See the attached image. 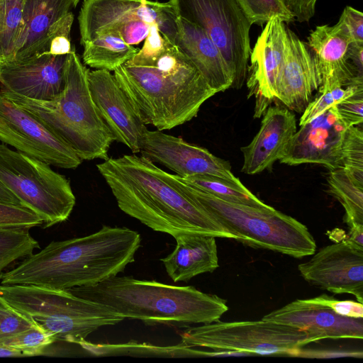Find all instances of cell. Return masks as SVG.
Here are the masks:
<instances>
[{"label": "cell", "mask_w": 363, "mask_h": 363, "mask_svg": "<svg viewBox=\"0 0 363 363\" xmlns=\"http://www.w3.org/2000/svg\"><path fill=\"white\" fill-rule=\"evenodd\" d=\"M119 208L155 231L235 237L201 204L170 180L169 173L135 154L108 157L96 164Z\"/></svg>", "instance_id": "cell-1"}, {"label": "cell", "mask_w": 363, "mask_h": 363, "mask_svg": "<svg viewBox=\"0 0 363 363\" xmlns=\"http://www.w3.org/2000/svg\"><path fill=\"white\" fill-rule=\"evenodd\" d=\"M140 235L104 225L90 235L52 241L4 272L1 285H34L57 290L91 286L123 272L135 261Z\"/></svg>", "instance_id": "cell-2"}, {"label": "cell", "mask_w": 363, "mask_h": 363, "mask_svg": "<svg viewBox=\"0 0 363 363\" xmlns=\"http://www.w3.org/2000/svg\"><path fill=\"white\" fill-rule=\"evenodd\" d=\"M113 75L142 122L161 131L196 117L203 103L217 94L169 39L154 64L125 63Z\"/></svg>", "instance_id": "cell-3"}, {"label": "cell", "mask_w": 363, "mask_h": 363, "mask_svg": "<svg viewBox=\"0 0 363 363\" xmlns=\"http://www.w3.org/2000/svg\"><path fill=\"white\" fill-rule=\"evenodd\" d=\"M72 294L113 308L124 318L147 325L187 326L219 320L228 311L227 301L192 286L117 275L91 286L69 290Z\"/></svg>", "instance_id": "cell-4"}, {"label": "cell", "mask_w": 363, "mask_h": 363, "mask_svg": "<svg viewBox=\"0 0 363 363\" xmlns=\"http://www.w3.org/2000/svg\"><path fill=\"white\" fill-rule=\"evenodd\" d=\"M89 72L73 49L67 55L64 89L55 97L35 100L0 91L40 119L82 160H106L114 138L93 101Z\"/></svg>", "instance_id": "cell-5"}, {"label": "cell", "mask_w": 363, "mask_h": 363, "mask_svg": "<svg viewBox=\"0 0 363 363\" xmlns=\"http://www.w3.org/2000/svg\"><path fill=\"white\" fill-rule=\"evenodd\" d=\"M172 182L201 204L235 240L295 258L312 255L315 241L307 227L272 206L253 207L228 202L194 188L169 173Z\"/></svg>", "instance_id": "cell-6"}, {"label": "cell", "mask_w": 363, "mask_h": 363, "mask_svg": "<svg viewBox=\"0 0 363 363\" xmlns=\"http://www.w3.org/2000/svg\"><path fill=\"white\" fill-rule=\"evenodd\" d=\"M0 297L30 318L55 340L79 344L99 328L124 320L113 308L67 290L34 285H0Z\"/></svg>", "instance_id": "cell-7"}, {"label": "cell", "mask_w": 363, "mask_h": 363, "mask_svg": "<svg viewBox=\"0 0 363 363\" xmlns=\"http://www.w3.org/2000/svg\"><path fill=\"white\" fill-rule=\"evenodd\" d=\"M0 183L21 205L39 216L43 228L65 221L76 203L69 181L47 163L0 145Z\"/></svg>", "instance_id": "cell-8"}, {"label": "cell", "mask_w": 363, "mask_h": 363, "mask_svg": "<svg viewBox=\"0 0 363 363\" xmlns=\"http://www.w3.org/2000/svg\"><path fill=\"white\" fill-rule=\"evenodd\" d=\"M181 345L251 354L297 357L300 349L315 342L296 328L268 321L222 322L191 327L179 333Z\"/></svg>", "instance_id": "cell-9"}, {"label": "cell", "mask_w": 363, "mask_h": 363, "mask_svg": "<svg viewBox=\"0 0 363 363\" xmlns=\"http://www.w3.org/2000/svg\"><path fill=\"white\" fill-rule=\"evenodd\" d=\"M179 18L201 28L218 48L240 89L247 78L251 52L249 23L235 0H169Z\"/></svg>", "instance_id": "cell-10"}, {"label": "cell", "mask_w": 363, "mask_h": 363, "mask_svg": "<svg viewBox=\"0 0 363 363\" xmlns=\"http://www.w3.org/2000/svg\"><path fill=\"white\" fill-rule=\"evenodd\" d=\"M0 140L16 151L63 169L82 160L40 119L0 91Z\"/></svg>", "instance_id": "cell-11"}, {"label": "cell", "mask_w": 363, "mask_h": 363, "mask_svg": "<svg viewBox=\"0 0 363 363\" xmlns=\"http://www.w3.org/2000/svg\"><path fill=\"white\" fill-rule=\"evenodd\" d=\"M134 20L156 24L160 32L173 43L178 16L169 2L149 0H84L78 16L81 44L101 33L116 30Z\"/></svg>", "instance_id": "cell-12"}, {"label": "cell", "mask_w": 363, "mask_h": 363, "mask_svg": "<svg viewBox=\"0 0 363 363\" xmlns=\"http://www.w3.org/2000/svg\"><path fill=\"white\" fill-rule=\"evenodd\" d=\"M313 255L298 265L304 280L335 294H352L363 303V247L346 237Z\"/></svg>", "instance_id": "cell-13"}, {"label": "cell", "mask_w": 363, "mask_h": 363, "mask_svg": "<svg viewBox=\"0 0 363 363\" xmlns=\"http://www.w3.org/2000/svg\"><path fill=\"white\" fill-rule=\"evenodd\" d=\"M140 153L180 177L208 175L240 181L231 172L228 161L213 155L206 148L161 130H145L140 143Z\"/></svg>", "instance_id": "cell-14"}, {"label": "cell", "mask_w": 363, "mask_h": 363, "mask_svg": "<svg viewBox=\"0 0 363 363\" xmlns=\"http://www.w3.org/2000/svg\"><path fill=\"white\" fill-rule=\"evenodd\" d=\"M287 26L277 17L272 18L257 37L250 55L247 86L256 96L255 117L263 115L277 98L279 78L286 48Z\"/></svg>", "instance_id": "cell-15"}, {"label": "cell", "mask_w": 363, "mask_h": 363, "mask_svg": "<svg viewBox=\"0 0 363 363\" xmlns=\"http://www.w3.org/2000/svg\"><path fill=\"white\" fill-rule=\"evenodd\" d=\"M347 129L333 106L300 126L279 161L289 165L319 164L330 171L342 168V145Z\"/></svg>", "instance_id": "cell-16"}, {"label": "cell", "mask_w": 363, "mask_h": 363, "mask_svg": "<svg viewBox=\"0 0 363 363\" xmlns=\"http://www.w3.org/2000/svg\"><path fill=\"white\" fill-rule=\"evenodd\" d=\"M89 83L93 101L114 140L127 146L133 153H139L147 128L114 75L105 69L89 70Z\"/></svg>", "instance_id": "cell-17"}, {"label": "cell", "mask_w": 363, "mask_h": 363, "mask_svg": "<svg viewBox=\"0 0 363 363\" xmlns=\"http://www.w3.org/2000/svg\"><path fill=\"white\" fill-rule=\"evenodd\" d=\"M67 55L44 52L0 65V89L35 100L55 97L64 89Z\"/></svg>", "instance_id": "cell-18"}, {"label": "cell", "mask_w": 363, "mask_h": 363, "mask_svg": "<svg viewBox=\"0 0 363 363\" xmlns=\"http://www.w3.org/2000/svg\"><path fill=\"white\" fill-rule=\"evenodd\" d=\"M352 42L347 26L340 19L333 26H317L311 30L306 44L315 63L319 94L336 86L363 84V77L357 73L347 57Z\"/></svg>", "instance_id": "cell-19"}, {"label": "cell", "mask_w": 363, "mask_h": 363, "mask_svg": "<svg viewBox=\"0 0 363 363\" xmlns=\"http://www.w3.org/2000/svg\"><path fill=\"white\" fill-rule=\"evenodd\" d=\"M262 319L303 330L315 342L324 339L363 338V318L339 315L312 298L293 301Z\"/></svg>", "instance_id": "cell-20"}, {"label": "cell", "mask_w": 363, "mask_h": 363, "mask_svg": "<svg viewBox=\"0 0 363 363\" xmlns=\"http://www.w3.org/2000/svg\"><path fill=\"white\" fill-rule=\"evenodd\" d=\"M263 115L257 133L250 144L241 147V172L246 174H259L280 160L297 130L296 116L285 106H269Z\"/></svg>", "instance_id": "cell-21"}, {"label": "cell", "mask_w": 363, "mask_h": 363, "mask_svg": "<svg viewBox=\"0 0 363 363\" xmlns=\"http://www.w3.org/2000/svg\"><path fill=\"white\" fill-rule=\"evenodd\" d=\"M286 48L279 78L277 98L285 107L303 113L318 91L320 82L313 55L298 35L286 28Z\"/></svg>", "instance_id": "cell-22"}, {"label": "cell", "mask_w": 363, "mask_h": 363, "mask_svg": "<svg viewBox=\"0 0 363 363\" xmlns=\"http://www.w3.org/2000/svg\"><path fill=\"white\" fill-rule=\"evenodd\" d=\"M79 0H24L22 28L13 61L47 52L50 35Z\"/></svg>", "instance_id": "cell-23"}, {"label": "cell", "mask_w": 363, "mask_h": 363, "mask_svg": "<svg viewBox=\"0 0 363 363\" xmlns=\"http://www.w3.org/2000/svg\"><path fill=\"white\" fill-rule=\"evenodd\" d=\"M194 65L217 93L231 87L233 79L218 48L200 27L178 16L173 43Z\"/></svg>", "instance_id": "cell-24"}, {"label": "cell", "mask_w": 363, "mask_h": 363, "mask_svg": "<svg viewBox=\"0 0 363 363\" xmlns=\"http://www.w3.org/2000/svg\"><path fill=\"white\" fill-rule=\"evenodd\" d=\"M174 238V250L161 261L174 282L188 281L199 274L211 273L219 267L216 236L183 233Z\"/></svg>", "instance_id": "cell-25"}, {"label": "cell", "mask_w": 363, "mask_h": 363, "mask_svg": "<svg viewBox=\"0 0 363 363\" xmlns=\"http://www.w3.org/2000/svg\"><path fill=\"white\" fill-rule=\"evenodd\" d=\"M82 45L84 64L109 72L125 64L139 50L125 43L116 30L105 31Z\"/></svg>", "instance_id": "cell-26"}, {"label": "cell", "mask_w": 363, "mask_h": 363, "mask_svg": "<svg viewBox=\"0 0 363 363\" xmlns=\"http://www.w3.org/2000/svg\"><path fill=\"white\" fill-rule=\"evenodd\" d=\"M328 182L330 193L344 208L349 229H363V184L343 168L330 170Z\"/></svg>", "instance_id": "cell-27"}, {"label": "cell", "mask_w": 363, "mask_h": 363, "mask_svg": "<svg viewBox=\"0 0 363 363\" xmlns=\"http://www.w3.org/2000/svg\"><path fill=\"white\" fill-rule=\"evenodd\" d=\"M176 176L186 184L228 202L258 208L269 206L253 194L240 181L233 182L208 175L188 177Z\"/></svg>", "instance_id": "cell-28"}, {"label": "cell", "mask_w": 363, "mask_h": 363, "mask_svg": "<svg viewBox=\"0 0 363 363\" xmlns=\"http://www.w3.org/2000/svg\"><path fill=\"white\" fill-rule=\"evenodd\" d=\"M24 0H0V65L14 60L22 28Z\"/></svg>", "instance_id": "cell-29"}, {"label": "cell", "mask_w": 363, "mask_h": 363, "mask_svg": "<svg viewBox=\"0 0 363 363\" xmlns=\"http://www.w3.org/2000/svg\"><path fill=\"white\" fill-rule=\"evenodd\" d=\"M39 247L28 230L0 229V278L8 267Z\"/></svg>", "instance_id": "cell-30"}, {"label": "cell", "mask_w": 363, "mask_h": 363, "mask_svg": "<svg viewBox=\"0 0 363 363\" xmlns=\"http://www.w3.org/2000/svg\"><path fill=\"white\" fill-rule=\"evenodd\" d=\"M251 25L263 26L273 17L290 23L295 17L286 0H235Z\"/></svg>", "instance_id": "cell-31"}, {"label": "cell", "mask_w": 363, "mask_h": 363, "mask_svg": "<svg viewBox=\"0 0 363 363\" xmlns=\"http://www.w3.org/2000/svg\"><path fill=\"white\" fill-rule=\"evenodd\" d=\"M342 168L363 184V132L357 125L346 130L342 145Z\"/></svg>", "instance_id": "cell-32"}, {"label": "cell", "mask_w": 363, "mask_h": 363, "mask_svg": "<svg viewBox=\"0 0 363 363\" xmlns=\"http://www.w3.org/2000/svg\"><path fill=\"white\" fill-rule=\"evenodd\" d=\"M55 341L51 334L36 324L6 339L0 345L19 350L24 356H34L43 354L45 349Z\"/></svg>", "instance_id": "cell-33"}, {"label": "cell", "mask_w": 363, "mask_h": 363, "mask_svg": "<svg viewBox=\"0 0 363 363\" xmlns=\"http://www.w3.org/2000/svg\"><path fill=\"white\" fill-rule=\"evenodd\" d=\"M363 88V84H354L347 86L345 89L336 86L320 93L313 101H311L302 113L299 125H303L318 117L330 107L340 101L353 94L357 90Z\"/></svg>", "instance_id": "cell-34"}, {"label": "cell", "mask_w": 363, "mask_h": 363, "mask_svg": "<svg viewBox=\"0 0 363 363\" xmlns=\"http://www.w3.org/2000/svg\"><path fill=\"white\" fill-rule=\"evenodd\" d=\"M43 220L30 210L0 201V229H23L43 225Z\"/></svg>", "instance_id": "cell-35"}, {"label": "cell", "mask_w": 363, "mask_h": 363, "mask_svg": "<svg viewBox=\"0 0 363 363\" xmlns=\"http://www.w3.org/2000/svg\"><path fill=\"white\" fill-rule=\"evenodd\" d=\"M167 38L158 30L156 24L150 26L148 35L141 49L125 63L132 65H151L164 53Z\"/></svg>", "instance_id": "cell-36"}, {"label": "cell", "mask_w": 363, "mask_h": 363, "mask_svg": "<svg viewBox=\"0 0 363 363\" xmlns=\"http://www.w3.org/2000/svg\"><path fill=\"white\" fill-rule=\"evenodd\" d=\"M35 325L30 318L11 306L0 308V342Z\"/></svg>", "instance_id": "cell-37"}, {"label": "cell", "mask_w": 363, "mask_h": 363, "mask_svg": "<svg viewBox=\"0 0 363 363\" xmlns=\"http://www.w3.org/2000/svg\"><path fill=\"white\" fill-rule=\"evenodd\" d=\"M74 21L72 11L63 17L53 29L47 52L52 55L69 54L73 48L70 41V31Z\"/></svg>", "instance_id": "cell-38"}, {"label": "cell", "mask_w": 363, "mask_h": 363, "mask_svg": "<svg viewBox=\"0 0 363 363\" xmlns=\"http://www.w3.org/2000/svg\"><path fill=\"white\" fill-rule=\"evenodd\" d=\"M335 108L337 116L348 128L363 122V88L345 98Z\"/></svg>", "instance_id": "cell-39"}, {"label": "cell", "mask_w": 363, "mask_h": 363, "mask_svg": "<svg viewBox=\"0 0 363 363\" xmlns=\"http://www.w3.org/2000/svg\"><path fill=\"white\" fill-rule=\"evenodd\" d=\"M313 301L326 305L336 313L353 318H363V305L359 301H340L326 294L312 298Z\"/></svg>", "instance_id": "cell-40"}, {"label": "cell", "mask_w": 363, "mask_h": 363, "mask_svg": "<svg viewBox=\"0 0 363 363\" xmlns=\"http://www.w3.org/2000/svg\"><path fill=\"white\" fill-rule=\"evenodd\" d=\"M151 25L145 21L134 20L122 26L118 31L123 41L133 46L145 39Z\"/></svg>", "instance_id": "cell-41"}, {"label": "cell", "mask_w": 363, "mask_h": 363, "mask_svg": "<svg viewBox=\"0 0 363 363\" xmlns=\"http://www.w3.org/2000/svg\"><path fill=\"white\" fill-rule=\"evenodd\" d=\"M339 19L347 26L352 41L363 43V13L354 8L347 6Z\"/></svg>", "instance_id": "cell-42"}, {"label": "cell", "mask_w": 363, "mask_h": 363, "mask_svg": "<svg viewBox=\"0 0 363 363\" xmlns=\"http://www.w3.org/2000/svg\"><path fill=\"white\" fill-rule=\"evenodd\" d=\"M318 0H286L295 21L308 23L314 16Z\"/></svg>", "instance_id": "cell-43"}, {"label": "cell", "mask_w": 363, "mask_h": 363, "mask_svg": "<svg viewBox=\"0 0 363 363\" xmlns=\"http://www.w3.org/2000/svg\"><path fill=\"white\" fill-rule=\"evenodd\" d=\"M347 57L357 73L363 77V43L352 41L348 46Z\"/></svg>", "instance_id": "cell-44"}, {"label": "cell", "mask_w": 363, "mask_h": 363, "mask_svg": "<svg viewBox=\"0 0 363 363\" xmlns=\"http://www.w3.org/2000/svg\"><path fill=\"white\" fill-rule=\"evenodd\" d=\"M0 201L21 205L18 199L0 183Z\"/></svg>", "instance_id": "cell-45"}, {"label": "cell", "mask_w": 363, "mask_h": 363, "mask_svg": "<svg viewBox=\"0 0 363 363\" xmlns=\"http://www.w3.org/2000/svg\"><path fill=\"white\" fill-rule=\"evenodd\" d=\"M23 352L17 349L0 345V357H21Z\"/></svg>", "instance_id": "cell-46"}, {"label": "cell", "mask_w": 363, "mask_h": 363, "mask_svg": "<svg viewBox=\"0 0 363 363\" xmlns=\"http://www.w3.org/2000/svg\"><path fill=\"white\" fill-rule=\"evenodd\" d=\"M10 306L0 297V308H9Z\"/></svg>", "instance_id": "cell-47"}]
</instances>
